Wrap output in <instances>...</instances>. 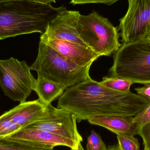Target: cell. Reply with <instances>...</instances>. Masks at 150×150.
<instances>
[{
	"mask_svg": "<svg viewBox=\"0 0 150 150\" xmlns=\"http://www.w3.org/2000/svg\"><path fill=\"white\" fill-rule=\"evenodd\" d=\"M22 128L4 114L0 116V138H7Z\"/></svg>",
	"mask_w": 150,
	"mask_h": 150,
	"instance_id": "cell-17",
	"label": "cell"
},
{
	"mask_svg": "<svg viewBox=\"0 0 150 150\" xmlns=\"http://www.w3.org/2000/svg\"><path fill=\"white\" fill-rule=\"evenodd\" d=\"M117 138L121 150H140V144L137 138L132 134H118Z\"/></svg>",
	"mask_w": 150,
	"mask_h": 150,
	"instance_id": "cell-18",
	"label": "cell"
},
{
	"mask_svg": "<svg viewBox=\"0 0 150 150\" xmlns=\"http://www.w3.org/2000/svg\"><path fill=\"white\" fill-rule=\"evenodd\" d=\"M119 1L120 0H71L69 4L74 5L87 4H102L110 5Z\"/></svg>",
	"mask_w": 150,
	"mask_h": 150,
	"instance_id": "cell-22",
	"label": "cell"
},
{
	"mask_svg": "<svg viewBox=\"0 0 150 150\" xmlns=\"http://www.w3.org/2000/svg\"><path fill=\"white\" fill-rule=\"evenodd\" d=\"M100 84L112 90L121 92L127 93L130 91L131 85L134 82L120 78L117 77L106 76L103 78Z\"/></svg>",
	"mask_w": 150,
	"mask_h": 150,
	"instance_id": "cell-16",
	"label": "cell"
},
{
	"mask_svg": "<svg viewBox=\"0 0 150 150\" xmlns=\"http://www.w3.org/2000/svg\"><path fill=\"white\" fill-rule=\"evenodd\" d=\"M133 126L136 130V134L137 135L139 129L150 121V102L139 112L132 119Z\"/></svg>",
	"mask_w": 150,
	"mask_h": 150,
	"instance_id": "cell-19",
	"label": "cell"
},
{
	"mask_svg": "<svg viewBox=\"0 0 150 150\" xmlns=\"http://www.w3.org/2000/svg\"><path fill=\"white\" fill-rule=\"evenodd\" d=\"M143 87L135 88L137 95L145 100L150 102V83H145Z\"/></svg>",
	"mask_w": 150,
	"mask_h": 150,
	"instance_id": "cell-23",
	"label": "cell"
},
{
	"mask_svg": "<svg viewBox=\"0 0 150 150\" xmlns=\"http://www.w3.org/2000/svg\"><path fill=\"white\" fill-rule=\"evenodd\" d=\"M149 103L130 91H114L91 78L65 90L57 108L71 112L79 122L96 116L134 117Z\"/></svg>",
	"mask_w": 150,
	"mask_h": 150,
	"instance_id": "cell-1",
	"label": "cell"
},
{
	"mask_svg": "<svg viewBox=\"0 0 150 150\" xmlns=\"http://www.w3.org/2000/svg\"><path fill=\"white\" fill-rule=\"evenodd\" d=\"M0 150H54L11 138H0Z\"/></svg>",
	"mask_w": 150,
	"mask_h": 150,
	"instance_id": "cell-15",
	"label": "cell"
},
{
	"mask_svg": "<svg viewBox=\"0 0 150 150\" xmlns=\"http://www.w3.org/2000/svg\"><path fill=\"white\" fill-rule=\"evenodd\" d=\"M52 106V105H46L38 99L20 103L4 114L23 128L47 115Z\"/></svg>",
	"mask_w": 150,
	"mask_h": 150,
	"instance_id": "cell-12",
	"label": "cell"
},
{
	"mask_svg": "<svg viewBox=\"0 0 150 150\" xmlns=\"http://www.w3.org/2000/svg\"><path fill=\"white\" fill-rule=\"evenodd\" d=\"M30 70L24 61H19L12 57L0 60V87L4 94L14 101H26L36 81Z\"/></svg>",
	"mask_w": 150,
	"mask_h": 150,
	"instance_id": "cell-6",
	"label": "cell"
},
{
	"mask_svg": "<svg viewBox=\"0 0 150 150\" xmlns=\"http://www.w3.org/2000/svg\"><path fill=\"white\" fill-rule=\"evenodd\" d=\"M126 15L120 19L122 42L146 40L150 32V0H128Z\"/></svg>",
	"mask_w": 150,
	"mask_h": 150,
	"instance_id": "cell-7",
	"label": "cell"
},
{
	"mask_svg": "<svg viewBox=\"0 0 150 150\" xmlns=\"http://www.w3.org/2000/svg\"><path fill=\"white\" fill-rule=\"evenodd\" d=\"M91 67L77 66L50 46L40 41L37 59L30 69L36 71L38 76L56 82L67 89L91 78Z\"/></svg>",
	"mask_w": 150,
	"mask_h": 150,
	"instance_id": "cell-3",
	"label": "cell"
},
{
	"mask_svg": "<svg viewBox=\"0 0 150 150\" xmlns=\"http://www.w3.org/2000/svg\"><path fill=\"white\" fill-rule=\"evenodd\" d=\"M86 150H107L105 144L101 139L100 135L94 130L91 132L87 137Z\"/></svg>",
	"mask_w": 150,
	"mask_h": 150,
	"instance_id": "cell-20",
	"label": "cell"
},
{
	"mask_svg": "<svg viewBox=\"0 0 150 150\" xmlns=\"http://www.w3.org/2000/svg\"><path fill=\"white\" fill-rule=\"evenodd\" d=\"M137 135L142 138L144 148L150 150V121L139 129Z\"/></svg>",
	"mask_w": 150,
	"mask_h": 150,
	"instance_id": "cell-21",
	"label": "cell"
},
{
	"mask_svg": "<svg viewBox=\"0 0 150 150\" xmlns=\"http://www.w3.org/2000/svg\"><path fill=\"white\" fill-rule=\"evenodd\" d=\"M80 15L77 11H63L49 23L43 34L51 38L74 42L89 48L78 33L77 25Z\"/></svg>",
	"mask_w": 150,
	"mask_h": 150,
	"instance_id": "cell-9",
	"label": "cell"
},
{
	"mask_svg": "<svg viewBox=\"0 0 150 150\" xmlns=\"http://www.w3.org/2000/svg\"><path fill=\"white\" fill-rule=\"evenodd\" d=\"M107 150H121L119 147V145L117 144L116 145H112V146H110L108 148Z\"/></svg>",
	"mask_w": 150,
	"mask_h": 150,
	"instance_id": "cell-25",
	"label": "cell"
},
{
	"mask_svg": "<svg viewBox=\"0 0 150 150\" xmlns=\"http://www.w3.org/2000/svg\"><path fill=\"white\" fill-rule=\"evenodd\" d=\"M71 150H85L83 148V146H82V144H80L78 148L77 149H71Z\"/></svg>",
	"mask_w": 150,
	"mask_h": 150,
	"instance_id": "cell-26",
	"label": "cell"
},
{
	"mask_svg": "<svg viewBox=\"0 0 150 150\" xmlns=\"http://www.w3.org/2000/svg\"><path fill=\"white\" fill-rule=\"evenodd\" d=\"M77 29L81 40L100 57L110 56L121 46L119 29L95 11L87 15L80 14Z\"/></svg>",
	"mask_w": 150,
	"mask_h": 150,
	"instance_id": "cell-5",
	"label": "cell"
},
{
	"mask_svg": "<svg viewBox=\"0 0 150 150\" xmlns=\"http://www.w3.org/2000/svg\"><path fill=\"white\" fill-rule=\"evenodd\" d=\"M144 150H148L146 148H144Z\"/></svg>",
	"mask_w": 150,
	"mask_h": 150,
	"instance_id": "cell-28",
	"label": "cell"
},
{
	"mask_svg": "<svg viewBox=\"0 0 150 150\" xmlns=\"http://www.w3.org/2000/svg\"><path fill=\"white\" fill-rule=\"evenodd\" d=\"M34 1L40 3L44 4H51L52 3L56 2L55 0H33Z\"/></svg>",
	"mask_w": 150,
	"mask_h": 150,
	"instance_id": "cell-24",
	"label": "cell"
},
{
	"mask_svg": "<svg viewBox=\"0 0 150 150\" xmlns=\"http://www.w3.org/2000/svg\"><path fill=\"white\" fill-rule=\"evenodd\" d=\"M40 41L50 46L69 61L79 67L91 66L100 57L90 48L79 44L51 38L44 34H41Z\"/></svg>",
	"mask_w": 150,
	"mask_h": 150,
	"instance_id": "cell-10",
	"label": "cell"
},
{
	"mask_svg": "<svg viewBox=\"0 0 150 150\" xmlns=\"http://www.w3.org/2000/svg\"><path fill=\"white\" fill-rule=\"evenodd\" d=\"M8 138L52 149L64 146L77 149L79 146L70 139L38 129L22 128Z\"/></svg>",
	"mask_w": 150,
	"mask_h": 150,
	"instance_id": "cell-11",
	"label": "cell"
},
{
	"mask_svg": "<svg viewBox=\"0 0 150 150\" xmlns=\"http://www.w3.org/2000/svg\"><path fill=\"white\" fill-rule=\"evenodd\" d=\"M131 116H100L88 120L93 125L103 127L115 133L129 134L135 135L136 130L133 124Z\"/></svg>",
	"mask_w": 150,
	"mask_h": 150,
	"instance_id": "cell-13",
	"label": "cell"
},
{
	"mask_svg": "<svg viewBox=\"0 0 150 150\" xmlns=\"http://www.w3.org/2000/svg\"><path fill=\"white\" fill-rule=\"evenodd\" d=\"M67 8L33 0H0V40L45 32L48 24Z\"/></svg>",
	"mask_w": 150,
	"mask_h": 150,
	"instance_id": "cell-2",
	"label": "cell"
},
{
	"mask_svg": "<svg viewBox=\"0 0 150 150\" xmlns=\"http://www.w3.org/2000/svg\"><path fill=\"white\" fill-rule=\"evenodd\" d=\"M110 76L135 83H150V40L123 43L115 53Z\"/></svg>",
	"mask_w": 150,
	"mask_h": 150,
	"instance_id": "cell-4",
	"label": "cell"
},
{
	"mask_svg": "<svg viewBox=\"0 0 150 150\" xmlns=\"http://www.w3.org/2000/svg\"><path fill=\"white\" fill-rule=\"evenodd\" d=\"M76 117L71 112L52 105L49 114L23 128L49 132L74 142L79 146L83 139L77 127Z\"/></svg>",
	"mask_w": 150,
	"mask_h": 150,
	"instance_id": "cell-8",
	"label": "cell"
},
{
	"mask_svg": "<svg viewBox=\"0 0 150 150\" xmlns=\"http://www.w3.org/2000/svg\"><path fill=\"white\" fill-rule=\"evenodd\" d=\"M67 90L63 86L41 76H38L33 91L38 94L39 99L47 105L63 94Z\"/></svg>",
	"mask_w": 150,
	"mask_h": 150,
	"instance_id": "cell-14",
	"label": "cell"
},
{
	"mask_svg": "<svg viewBox=\"0 0 150 150\" xmlns=\"http://www.w3.org/2000/svg\"><path fill=\"white\" fill-rule=\"evenodd\" d=\"M146 40H150V32L149 33V35H148V37H147V39Z\"/></svg>",
	"mask_w": 150,
	"mask_h": 150,
	"instance_id": "cell-27",
	"label": "cell"
}]
</instances>
